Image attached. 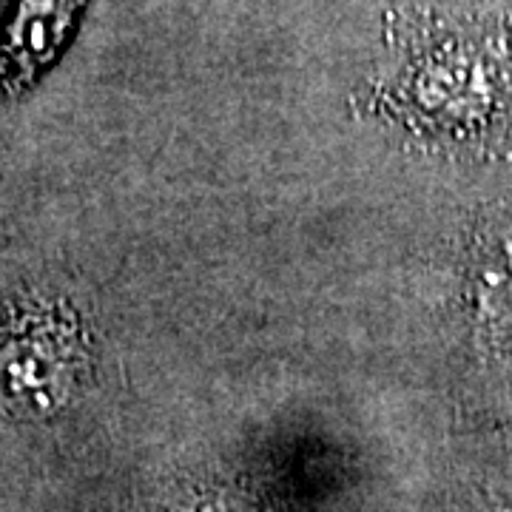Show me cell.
<instances>
[{
  "instance_id": "6da1fadb",
  "label": "cell",
  "mask_w": 512,
  "mask_h": 512,
  "mask_svg": "<svg viewBox=\"0 0 512 512\" xmlns=\"http://www.w3.org/2000/svg\"><path fill=\"white\" fill-rule=\"evenodd\" d=\"M80 365L72 319L57 311L23 313L0 336V396L20 416H52L69 402Z\"/></svg>"
},
{
  "instance_id": "7a4b0ae2",
  "label": "cell",
  "mask_w": 512,
  "mask_h": 512,
  "mask_svg": "<svg viewBox=\"0 0 512 512\" xmlns=\"http://www.w3.org/2000/svg\"><path fill=\"white\" fill-rule=\"evenodd\" d=\"M83 0H20L0 35V86H26L60 52Z\"/></svg>"
},
{
  "instance_id": "3957f363",
  "label": "cell",
  "mask_w": 512,
  "mask_h": 512,
  "mask_svg": "<svg viewBox=\"0 0 512 512\" xmlns=\"http://www.w3.org/2000/svg\"><path fill=\"white\" fill-rule=\"evenodd\" d=\"M478 308L487 316L512 311V234L495 237L476 265Z\"/></svg>"
}]
</instances>
